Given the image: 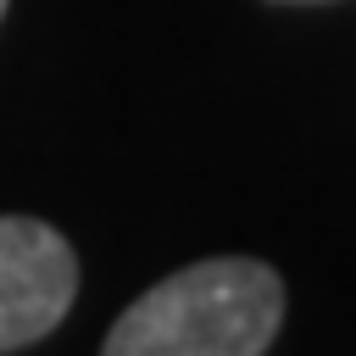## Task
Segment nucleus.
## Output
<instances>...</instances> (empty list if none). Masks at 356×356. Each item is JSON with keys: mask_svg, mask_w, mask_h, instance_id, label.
<instances>
[{"mask_svg": "<svg viewBox=\"0 0 356 356\" xmlns=\"http://www.w3.org/2000/svg\"><path fill=\"white\" fill-rule=\"evenodd\" d=\"M284 328V278L250 256H211L150 284L100 356H261Z\"/></svg>", "mask_w": 356, "mask_h": 356, "instance_id": "f257e3e1", "label": "nucleus"}, {"mask_svg": "<svg viewBox=\"0 0 356 356\" xmlns=\"http://www.w3.org/2000/svg\"><path fill=\"white\" fill-rule=\"evenodd\" d=\"M78 295L72 245L39 217H0V350L44 339Z\"/></svg>", "mask_w": 356, "mask_h": 356, "instance_id": "f03ea898", "label": "nucleus"}, {"mask_svg": "<svg viewBox=\"0 0 356 356\" xmlns=\"http://www.w3.org/2000/svg\"><path fill=\"white\" fill-rule=\"evenodd\" d=\"M0 17H6V0H0Z\"/></svg>", "mask_w": 356, "mask_h": 356, "instance_id": "7ed1b4c3", "label": "nucleus"}]
</instances>
